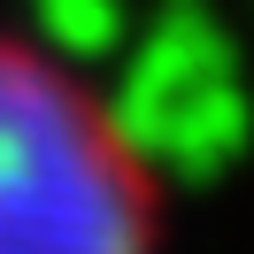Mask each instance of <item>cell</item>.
<instances>
[{
    "mask_svg": "<svg viewBox=\"0 0 254 254\" xmlns=\"http://www.w3.org/2000/svg\"><path fill=\"white\" fill-rule=\"evenodd\" d=\"M0 254H154V185L116 108L0 31Z\"/></svg>",
    "mask_w": 254,
    "mask_h": 254,
    "instance_id": "obj_1",
    "label": "cell"
}]
</instances>
